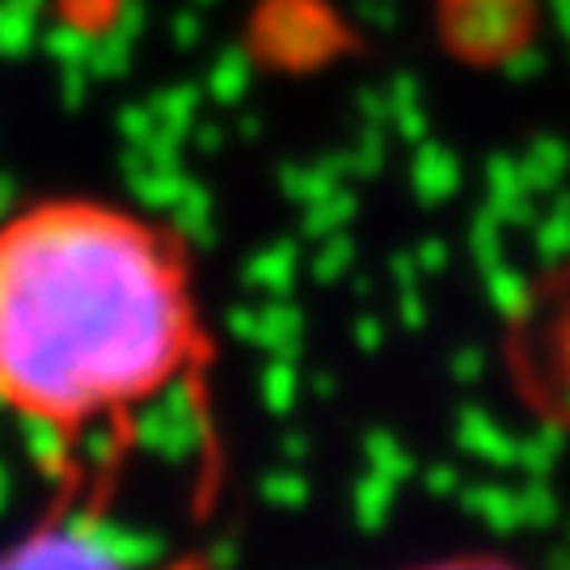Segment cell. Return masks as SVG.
<instances>
[{
  "mask_svg": "<svg viewBox=\"0 0 570 570\" xmlns=\"http://www.w3.org/2000/svg\"><path fill=\"white\" fill-rule=\"evenodd\" d=\"M207 364L186 245L140 212L47 195L0 220V414L35 431L60 487L110 461Z\"/></svg>",
  "mask_w": 570,
  "mask_h": 570,
  "instance_id": "cell-1",
  "label": "cell"
},
{
  "mask_svg": "<svg viewBox=\"0 0 570 570\" xmlns=\"http://www.w3.org/2000/svg\"><path fill=\"white\" fill-rule=\"evenodd\" d=\"M0 570H207L204 558L140 562L102 524L98 487H60L30 529L0 546Z\"/></svg>",
  "mask_w": 570,
  "mask_h": 570,
  "instance_id": "cell-2",
  "label": "cell"
},
{
  "mask_svg": "<svg viewBox=\"0 0 570 570\" xmlns=\"http://www.w3.org/2000/svg\"><path fill=\"white\" fill-rule=\"evenodd\" d=\"M410 570H515L511 562H499V558H444V562H423V567Z\"/></svg>",
  "mask_w": 570,
  "mask_h": 570,
  "instance_id": "cell-3",
  "label": "cell"
}]
</instances>
